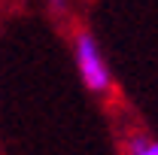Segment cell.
<instances>
[{
  "instance_id": "2",
  "label": "cell",
  "mask_w": 158,
  "mask_h": 155,
  "mask_svg": "<svg viewBox=\"0 0 158 155\" xmlns=\"http://www.w3.org/2000/svg\"><path fill=\"white\" fill-rule=\"evenodd\" d=\"M128 152L131 155H158V143H149L143 134H134L128 140Z\"/></svg>"
},
{
  "instance_id": "1",
  "label": "cell",
  "mask_w": 158,
  "mask_h": 155,
  "mask_svg": "<svg viewBox=\"0 0 158 155\" xmlns=\"http://www.w3.org/2000/svg\"><path fill=\"white\" fill-rule=\"evenodd\" d=\"M73 55H76V67L79 73H82V82L91 88V91H110V85H113V79H110V70H106V64H103V55H100L98 49V40L91 37L85 27H79L76 34H73Z\"/></svg>"
}]
</instances>
